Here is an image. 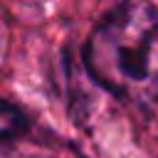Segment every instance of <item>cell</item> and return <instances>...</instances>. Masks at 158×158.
<instances>
[{
	"instance_id": "6da1fadb",
	"label": "cell",
	"mask_w": 158,
	"mask_h": 158,
	"mask_svg": "<svg viewBox=\"0 0 158 158\" xmlns=\"http://www.w3.org/2000/svg\"><path fill=\"white\" fill-rule=\"evenodd\" d=\"M84 64L94 81L131 104L158 101V7L123 2L89 32Z\"/></svg>"
},
{
	"instance_id": "7a4b0ae2",
	"label": "cell",
	"mask_w": 158,
	"mask_h": 158,
	"mask_svg": "<svg viewBox=\"0 0 158 158\" xmlns=\"http://www.w3.org/2000/svg\"><path fill=\"white\" fill-rule=\"evenodd\" d=\"M22 128H25V114L15 104H10L7 99H2V111H0V133H2V141L10 143V141L20 138Z\"/></svg>"
}]
</instances>
